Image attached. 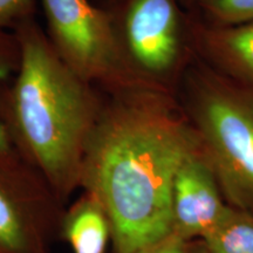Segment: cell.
<instances>
[{"mask_svg":"<svg viewBox=\"0 0 253 253\" xmlns=\"http://www.w3.org/2000/svg\"><path fill=\"white\" fill-rule=\"evenodd\" d=\"M36 15V0H0V30L13 31Z\"/></svg>","mask_w":253,"mask_h":253,"instance_id":"4fadbf2b","label":"cell"},{"mask_svg":"<svg viewBox=\"0 0 253 253\" xmlns=\"http://www.w3.org/2000/svg\"><path fill=\"white\" fill-rule=\"evenodd\" d=\"M199 141L169 91L109 95L88 143L80 189L99 201L114 253H135L172 233L176 173Z\"/></svg>","mask_w":253,"mask_h":253,"instance_id":"6da1fadb","label":"cell"},{"mask_svg":"<svg viewBox=\"0 0 253 253\" xmlns=\"http://www.w3.org/2000/svg\"><path fill=\"white\" fill-rule=\"evenodd\" d=\"M199 40L213 62L253 87V21L202 30Z\"/></svg>","mask_w":253,"mask_h":253,"instance_id":"9c48e42d","label":"cell"},{"mask_svg":"<svg viewBox=\"0 0 253 253\" xmlns=\"http://www.w3.org/2000/svg\"><path fill=\"white\" fill-rule=\"evenodd\" d=\"M188 119L226 203L253 212V95L198 73L190 80Z\"/></svg>","mask_w":253,"mask_h":253,"instance_id":"3957f363","label":"cell"},{"mask_svg":"<svg viewBox=\"0 0 253 253\" xmlns=\"http://www.w3.org/2000/svg\"><path fill=\"white\" fill-rule=\"evenodd\" d=\"M42 6L50 45L75 74L109 95L150 89L126 65L112 12L89 0H42Z\"/></svg>","mask_w":253,"mask_h":253,"instance_id":"277c9868","label":"cell"},{"mask_svg":"<svg viewBox=\"0 0 253 253\" xmlns=\"http://www.w3.org/2000/svg\"><path fill=\"white\" fill-rule=\"evenodd\" d=\"M112 14L134 77L150 89L168 91L167 78L183 54L182 14L176 0H122Z\"/></svg>","mask_w":253,"mask_h":253,"instance_id":"5b68a950","label":"cell"},{"mask_svg":"<svg viewBox=\"0 0 253 253\" xmlns=\"http://www.w3.org/2000/svg\"><path fill=\"white\" fill-rule=\"evenodd\" d=\"M210 253H253V212L230 207L203 239Z\"/></svg>","mask_w":253,"mask_h":253,"instance_id":"30bf717a","label":"cell"},{"mask_svg":"<svg viewBox=\"0 0 253 253\" xmlns=\"http://www.w3.org/2000/svg\"><path fill=\"white\" fill-rule=\"evenodd\" d=\"M191 243L171 233L160 242L151 244L135 253H188Z\"/></svg>","mask_w":253,"mask_h":253,"instance_id":"5bb4252c","label":"cell"},{"mask_svg":"<svg viewBox=\"0 0 253 253\" xmlns=\"http://www.w3.org/2000/svg\"><path fill=\"white\" fill-rule=\"evenodd\" d=\"M226 203L210 164L199 149L185 158L172 186V233L186 242L203 239L225 214Z\"/></svg>","mask_w":253,"mask_h":253,"instance_id":"52a82bcc","label":"cell"},{"mask_svg":"<svg viewBox=\"0 0 253 253\" xmlns=\"http://www.w3.org/2000/svg\"><path fill=\"white\" fill-rule=\"evenodd\" d=\"M184 1L189 2V4H192V2H199V1H201V0H184Z\"/></svg>","mask_w":253,"mask_h":253,"instance_id":"2e32d148","label":"cell"},{"mask_svg":"<svg viewBox=\"0 0 253 253\" xmlns=\"http://www.w3.org/2000/svg\"><path fill=\"white\" fill-rule=\"evenodd\" d=\"M188 253H210L209 250L205 248L204 243L202 240H195V242H191L189 248Z\"/></svg>","mask_w":253,"mask_h":253,"instance_id":"9a60e30c","label":"cell"},{"mask_svg":"<svg viewBox=\"0 0 253 253\" xmlns=\"http://www.w3.org/2000/svg\"><path fill=\"white\" fill-rule=\"evenodd\" d=\"M20 59V43L14 32L0 30V84L9 81L17 74ZM24 163L0 122V167L13 168Z\"/></svg>","mask_w":253,"mask_h":253,"instance_id":"8fae6325","label":"cell"},{"mask_svg":"<svg viewBox=\"0 0 253 253\" xmlns=\"http://www.w3.org/2000/svg\"><path fill=\"white\" fill-rule=\"evenodd\" d=\"M13 32L20 66L0 84V122L21 160L65 205L80 189L84 155L104 101L56 54L36 18Z\"/></svg>","mask_w":253,"mask_h":253,"instance_id":"7a4b0ae2","label":"cell"},{"mask_svg":"<svg viewBox=\"0 0 253 253\" xmlns=\"http://www.w3.org/2000/svg\"><path fill=\"white\" fill-rule=\"evenodd\" d=\"M59 233L74 253H104L112 239V226L99 201L82 191L63 211Z\"/></svg>","mask_w":253,"mask_h":253,"instance_id":"ba28073f","label":"cell"},{"mask_svg":"<svg viewBox=\"0 0 253 253\" xmlns=\"http://www.w3.org/2000/svg\"><path fill=\"white\" fill-rule=\"evenodd\" d=\"M65 205L26 163L0 167V253H49Z\"/></svg>","mask_w":253,"mask_h":253,"instance_id":"8992f818","label":"cell"},{"mask_svg":"<svg viewBox=\"0 0 253 253\" xmlns=\"http://www.w3.org/2000/svg\"><path fill=\"white\" fill-rule=\"evenodd\" d=\"M198 4L221 26L253 21V0H201Z\"/></svg>","mask_w":253,"mask_h":253,"instance_id":"7c38bea8","label":"cell"}]
</instances>
